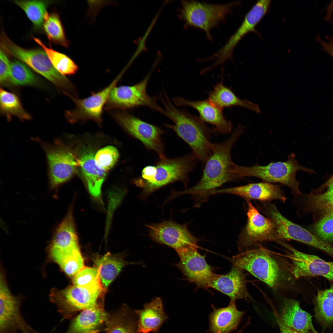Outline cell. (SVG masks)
Masks as SVG:
<instances>
[{"instance_id":"6da1fadb","label":"cell","mask_w":333,"mask_h":333,"mask_svg":"<svg viewBox=\"0 0 333 333\" xmlns=\"http://www.w3.org/2000/svg\"><path fill=\"white\" fill-rule=\"evenodd\" d=\"M244 129V126L239 124L226 140L212 143L211 154L204 165L203 173L199 182L187 190L175 191L174 196L189 194L205 198L217 187L225 183L237 180L238 179L233 171L235 163L232 160L231 151Z\"/></svg>"},{"instance_id":"7a4b0ae2","label":"cell","mask_w":333,"mask_h":333,"mask_svg":"<svg viewBox=\"0 0 333 333\" xmlns=\"http://www.w3.org/2000/svg\"><path fill=\"white\" fill-rule=\"evenodd\" d=\"M158 98L163 107L160 113L170 119L173 124H166L190 147L192 153L204 165L211 153V137L214 133L199 118L185 110L177 108L165 90Z\"/></svg>"},{"instance_id":"3957f363","label":"cell","mask_w":333,"mask_h":333,"mask_svg":"<svg viewBox=\"0 0 333 333\" xmlns=\"http://www.w3.org/2000/svg\"><path fill=\"white\" fill-rule=\"evenodd\" d=\"M106 291L99 279L86 286L73 285L62 290L52 289L49 297L59 313L67 319L78 311L103 304Z\"/></svg>"},{"instance_id":"277c9868","label":"cell","mask_w":333,"mask_h":333,"mask_svg":"<svg viewBox=\"0 0 333 333\" xmlns=\"http://www.w3.org/2000/svg\"><path fill=\"white\" fill-rule=\"evenodd\" d=\"M299 171L310 174L314 173L313 170L300 165L294 153H292L288 156L286 161L271 162L266 166L256 164L250 166H245L235 163L233 171L238 179L252 176L268 183H282L289 187L293 195L297 196L301 194L299 183L296 178V172Z\"/></svg>"},{"instance_id":"5b68a950","label":"cell","mask_w":333,"mask_h":333,"mask_svg":"<svg viewBox=\"0 0 333 333\" xmlns=\"http://www.w3.org/2000/svg\"><path fill=\"white\" fill-rule=\"evenodd\" d=\"M234 265L277 290L284 287L289 277L279 263L263 248L247 250L233 260Z\"/></svg>"},{"instance_id":"8992f818","label":"cell","mask_w":333,"mask_h":333,"mask_svg":"<svg viewBox=\"0 0 333 333\" xmlns=\"http://www.w3.org/2000/svg\"><path fill=\"white\" fill-rule=\"evenodd\" d=\"M198 160L192 153L176 158H159L155 166L156 172L151 182L144 183L137 179L134 180V183L142 189L139 197L145 199L159 188L177 181H182L186 186L189 180L188 174L195 167Z\"/></svg>"},{"instance_id":"52a82bcc","label":"cell","mask_w":333,"mask_h":333,"mask_svg":"<svg viewBox=\"0 0 333 333\" xmlns=\"http://www.w3.org/2000/svg\"><path fill=\"white\" fill-rule=\"evenodd\" d=\"M240 3L236 1L220 4L182 1L179 16L185 26L200 29L205 32L207 39L212 41L211 30L224 22L227 15L232 12V8Z\"/></svg>"},{"instance_id":"ba28073f","label":"cell","mask_w":333,"mask_h":333,"mask_svg":"<svg viewBox=\"0 0 333 333\" xmlns=\"http://www.w3.org/2000/svg\"><path fill=\"white\" fill-rule=\"evenodd\" d=\"M0 44L4 52L23 62L56 85L69 91L73 90L71 83L55 69L44 51L21 47L3 33L1 35Z\"/></svg>"},{"instance_id":"9c48e42d","label":"cell","mask_w":333,"mask_h":333,"mask_svg":"<svg viewBox=\"0 0 333 333\" xmlns=\"http://www.w3.org/2000/svg\"><path fill=\"white\" fill-rule=\"evenodd\" d=\"M41 143L47 156L50 187L56 189L74 175L79 165L78 160L60 140L53 144Z\"/></svg>"},{"instance_id":"30bf717a","label":"cell","mask_w":333,"mask_h":333,"mask_svg":"<svg viewBox=\"0 0 333 333\" xmlns=\"http://www.w3.org/2000/svg\"><path fill=\"white\" fill-rule=\"evenodd\" d=\"M150 74H147L142 80L134 85L114 87L106 103L107 108L125 110L145 106L160 112L162 107L158 105L155 98L147 92Z\"/></svg>"},{"instance_id":"8fae6325","label":"cell","mask_w":333,"mask_h":333,"mask_svg":"<svg viewBox=\"0 0 333 333\" xmlns=\"http://www.w3.org/2000/svg\"><path fill=\"white\" fill-rule=\"evenodd\" d=\"M20 300L9 289L0 275V333H38L26 322L20 310Z\"/></svg>"},{"instance_id":"7c38bea8","label":"cell","mask_w":333,"mask_h":333,"mask_svg":"<svg viewBox=\"0 0 333 333\" xmlns=\"http://www.w3.org/2000/svg\"><path fill=\"white\" fill-rule=\"evenodd\" d=\"M114 117L127 132L141 141L146 148L155 152L159 158L166 157L161 139L163 131L160 128L125 111L116 113Z\"/></svg>"},{"instance_id":"4fadbf2b","label":"cell","mask_w":333,"mask_h":333,"mask_svg":"<svg viewBox=\"0 0 333 333\" xmlns=\"http://www.w3.org/2000/svg\"><path fill=\"white\" fill-rule=\"evenodd\" d=\"M263 210L275 225L278 240H292L310 245L325 253L330 250L331 245L329 243L287 219L274 205L270 203L265 204Z\"/></svg>"},{"instance_id":"5bb4252c","label":"cell","mask_w":333,"mask_h":333,"mask_svg":"<svg viewBox=\"0 0 333 333\" xmlns=\"http://www.w3.org/2000/svg\"><path fill=\"white\" fill-rule=\"evenodd\" d=\"M278 243L288 250L287 256L291 262L289 270L294 278L322 276L333 283V262L299 251L281 241Z\"/></svg>"},{"instance_id":"9a60e30c","label":"cell","mask_w":333,"mask_h":333,"mask_svg":"<svg viewBox=\"0 0 333 333\" xmlns=\"http://www.w3.org/2000/svg\"><path fill=\"white\" fill-rule=\"evenodd\" d=\"M198 247L191 246L176 251L180 261L175 265L188 281L199 287L208 288L216 274L205 256L199 252Z\"/></svg>"},{"instance_id":"2e32d148","label":"cell","mask_w":333,"mask_h":333,"mask_svg":"<svg viewBox=\"0 0 333 333\" xmlns=\"http://www.w3.org/2000/svg\"><path fill=\"white\" fill-rule=\"evenodd\" d=\"M247 222L240 233L238 241L240 249H246L258 242L278 240L275 225L269 218L261 215L249 201Z\"/></svg>"},{"instance_id":"e0dca14e","label":"cell","mask_w":333,"mask_h":333,"mask_svg":"<svg viewBox=\"0 0 333 333\" xmlns=\"http://www.w3.org/2000/svg\"><path fill=\"white\" fill-rule=\"evenodd\" d=\"M121 76V74L118 76L109 85L101 90L85 98H76L65 92L75 104L73 109L66 113L67 120L72 123L92 120L100 124L103 107L107 103L111 91L116 86Z\"/></svg>"},{"instance_id":"ac0fdd59","label":"cell","mask_w":333,"mask_h":333,"mask_svg":"<svg viewBox=\"0 0 333 333\" xmlns=\"http://www.w3.org/2000/svg\"><path fill=\"white\" fill-rule=\"evenodd\" d=\"M146 226L152 239L171 247L176 251L190 246H198L197 239L189 231L187 225L165 220Z\"/></svg>"},{"instance_id":"d6986e66","label":"cell","mask_w":333,"mask_h":333,"mask_svg":"<svg viewBox=\"0 0 333 333\" xmlns=\"http://www.w3.org/2000/svg\"><path fill=\"white\" fill-rule=\"evenodd\" d=\"M271 0L257 1L245 15L242 23L225 44L218 51L222 59L232 60L233 51L238 43L248 33L253 32L259 36L255 30L257 25L265 15L269 8Z\"/></svg>"},{"instance_id":"ffe728a7","label":"cell","mask_w":333,"mask_h":333,"mask_svg":"<svg viewBox=\"0 0 333 333\" xmlns=\"http://www.w3.org/2000/svg\"><path fill=\"white\" fill-rule=\"evenodd\" d=\"M174 105L178 106H189L198 112L200 119L214 126L215 133L227 134L233 128L230 121L224 117L222 109L212 103L209 99L197 101L186 100L183 97H177L173 99Z\"/></svg>"},{"instance_id":"44dd1931","label":"cell","mask_w":333,"mask_h":333,"mask_svg":"<svg viewBox=\"0 0 333 333\" xmlns=\"http://www.w3.org/2000/svg\"><path fill=\"white\" fill-rule=\"evenodd\" d=\"M229 193L236 195L246 199L263 201L274 199L285 202L286 198L280 187L267 182L251 183L244 185L222 189H216L211 195Z\"/></svg>"},{"instance_id":"7402d4cb","label":"cell","mask_w":333,"mask_h":333,"mask_svg":"<svg viewBox=\"0 0 333 333\" xmlns=\"http://www.w3.org/2000/svg\"><path fill=\"white\" fill-rule=\"evenodd\" d=\"M209 287L226 295L230 301L235 302L240 299L247 300L249 297L243 270L234 265L228 273L216 274L211 282Z\"/></svg>"},{"instance_id":"603a6c76","label":"cell","mask_w":333,"mask_h":333,"mask_svg":"<svg viewBox=\"0 0 333 333\" xmlns=\"http://www.w3.org/2000/svg\"><path fill=\"white\" fill-rule=\"evenodd\" d=\"M138 318L136 333H157L168 317L164 312L162 299L156 297L143 308L136 310Z\"/></svg>"},{"instance_id":"cb8c5ba5","label":"cell","mask_w":333,"mask_h":333,"mask_svg":"<svg viewBox=\"0 0 333 333\" xmlns=\"http://www.w3.org/2000/svg\"><path fill=\"white\" fill-rule=\"evenodd\" d=\"M212 311L209 315L211 333H230L236 329L245 314L237 310L234 301H230L227 307L216 308L212 305Z\"/></svg>"},{"instance_id":"d4e9b609","label":"cell","mask_w":333,"mask_h":333,"mask_svg":"<svg viewBox=\"0 0 333 333\" xmlns=\"http://www.w3.org/2000/svg\"><path fill=\"white\" fill-rule=\"evenodd\" d=\"M92 151L85 150L80 155L79 164L90 193L94 198L101 202V186L106 173V171L97 166Z\"/></svg>"},{"instance_id":"484cf974","label":"cell","mask_w":333,"mask_h":333,"mask_svg":"<svg viewBox=\"0 0 333 333\" xmlns=\"http://www.w3.org/2000/svg\"><path fill=\"white\" fill-rule=\"evenodd\" d=\"M108 314L103 304L82 310L72 319L64 333H96L98 328L105 323Z\"/></svg>"},{"instance_id":"4316f807","label":"cell","mask_w":333,"mask_h":333,"mask_svg":"<svg viewBox=\"0 0 333 333\" xmlns=\"http://www.w3.org/2000/svg\"><path fill=\"white\" fill-rule=\"evenodd\" d=\"M282 323L286 326L299 333H312L315 330L312 316L300 307L298 301L286 299L281 314Z\"/></svg>"},{"instance_id":"83f0119b","label":"cell","mask_w":333,"mask_h":333,"mask_svg":"<svg viewBox=\"0 0 333 333\" xmlns=\"http://www.w3.org/2000/svg\"><path fill=\"white\" fill-rule=\"evenodd\" d=\"M124 257V254H112L108 252L95 259V267L98 269L102 285L105 289H107L124 267L138 264V262L126 261Z\"/></svg>"},{"instance_id":"f1b7e54d","label":"cell","mask_w":333,"mask_h":333,"mask_svg":"<svg viewBox=\"0 0 333 333\" xmlns=\"http://www.w3.org/2000/svg\"><path fill=\"white\" fill-rule=\"evenodd\" d=\"M208 94V99L222 109L225 107L238 106L246 108L257 113H261L258 104L240 99L231 88L224 85L222 81L217 83Z\"/></svg>"},{"instance_id":"f546056e","label":"cell","mask_w":333,"mask_h":333,"mask_svg":"<svg viewBox=\"0 0 333 333\" xmlns=\"http://www.w3.org/2000/svg\"><path fill=\"white\" fill-rule=\"evenodd\" d=\"M138 318L134 311L126 306L111 314L105 323V333H136Z\"/></svg>"},{"instance_id":"4dcf8cb0","label":"cell","mask_w":333,"mask_h":333,"mask_svg":"<svg viewBox=\"0 0 333 333\" xmlns=\"http://www.w3.org/2000/svg\"><path fill=\"white\" fill-rule=\"evenodd\" d=\"M314 304L317 319L326 326L333 325V284L318 292Z\"/></svg>"},{"instance_id":"1f68e13d","label":"cell","mask_w":333,"mask_h":333,"mask_svg":"<svg viewBox=\"0 0 333 333\" xmlns=\"http://www.w3.org/2000/svg\"><path fill=\"white\" fill-rule=\"evenodd\" d=\"M0 110L9 119L12 116L22 121L30 119L31 116L23 108L18 97L1 88L0 90Z\"/></svg>"},{"instance_id":"d6a6232c","label":"cell","mask_w":333,"mask_h":333,"mask_svg":"<svg viewBox=\"0 0 333 333\" xmlns=\"http://www.w3.org/2000/svg\"><path fill=\"white\" fill-rule=\"evenodd\" d=\"M33 39L43 49L55 69L64 76L75 74L78 69L76 64L66 55L47 47L39 39Z\"/></svg>"},{"instance_id":"836d02e7","label":"cell","mask_w":333,"mask_h":333,"mask_svg":"<svg viewBox=\"0 0 333 333\" xmlns=\"http://www.w3.org/2000/svg\"><path fill=\"white\" fill-rule=\"evenodd\" d=\"M43 28L49 41L63 47H68L69 43L66 39L64 30L58 14L55 12L46 14Z\"/></svg>"},{"instance_id":"e575fe53","label":"cell","mask_w":333,"mask_h":333,"mask_svg":"<svg viewBox=\"0 0 333 333\" xmlns=\"http://www.w3.org/2000/svg\"><path fill=\"white\" fill-rule=\"evenodd\" d=\"M14 2L25 12L29 19L36 27L43 25L47 13V8L50 2L43 0H15Z\"/></svg>"},{"instance_id":"d590c367","label":"cell","mask_w":333,"mask_h":333,"mask_svg":"<svg viewBox=\"0 0 333 333\" xmlns=\"http://www.w3.org/2000/svg\"><path fill=\"white\" fill-rule=\"evenodd\" d=\"M54 262L65 274L72 278L84 266L80 248L63 255Z\"/></svg>"},{"instance_id":"8d00e7d4","label":"cell","mask_w":333,"mask_h":333,"mask_svg":"<svg viewBox=\"0 0 333 333\" xmlns=\"http://www.w3.org/2000/svg\"><path fill=\"white\" fill-rule=\"evenodd\" d=\"M35 76L23 63L17 60L10 62L9 80L17 85H32L35 82Z\"/></svg>"},{"instance_id":"74e56055","label":"cell","mask_w":333,"mask_h":333,"mask_svg":"<svg viewBox=\"0 0 333 333\" xmlns=\"http://www.w3.org/2000/svg\"><path fill=\"white\" fill-rule=\"evenodd\" d=\"M118 150L115 147L108 146L98 150L94 155V159L97 166L106 171L112 168L119 157Z\"/></svg>"},{"instance_id":"f35d334b","label":"cell","mask_w":333,"mask_h":333,"mask_svg":"<svg viewBox=\"0 0 333 333\" xmlns=\"http://www.w3.org/2000/svg\"><path fill=\"white\" fill-rule=\"evenodd\" d=\"M314 229L321 240L329 243L333 242V213L325 214L314 225Z\"/></svg>"},{"instance_id":"ab89813d","label":"cell","mask_w":333,"mask_h":333,"mask_svg":"<svg viewBox=\"0 0 333 333\" xmlns=\"http://www.w3.org/2000/svg\"><path fill=\"white\" fill-rule=\"evenodd\" d=\"M327 188L323 193L308 195L307 203L310 207L321 211L333 205V183Z\"/></svg>"},{"instance_id":"60d3db41","label":"cell","mask_w":333,"mask_h":333,"mask_svg":"<svg viewBox=\"0 0 333 333\" xmlns=\"http://www.w3.org/2000/svg\"><path fill=\"white\" fill-rule=\"evenodd\" d=\"M100 278L99 272L96 267L84 266L72 278V282L74 285L84 286Z\"/></svg>"},{"instance_id":"b9f144b4","label":"cell","mask_w":333,"mask_h":333,"mask_svg":"<svg viewBox=\"0 0 333 333\" xmlns=\"http://www.w3.org/2000/svg\"><path fill=\"white\" fill-rule=\"evenodd\" d=\"M10 62L4 51H0V82L2 84L9 80L10 70Z\"/></svg>"},{"instance_id":"7bdbcfd3","label":"cell","mask_w":333,"mask_h":333,"mask_svg":"<svg viewBox=\"0 0 333 333\" xmlns=\"http://www.w3.org/2000/svg\"><path fill=\"white\" fill-rule=\"evenodd\" d=\"M278 323L281 333H299L286 326L280 319H278Z\"/></svg>"},{"instance_id":"ee69618b","label":"cell","mask_w":333,"mask_h":333,"mask_svg":"<svg viewBox=\"0 0 333 333\" xmlns=\"http://www.w3.org/2000/svg\"><path fill=\"white\" fill-rule=\"evenodd\" d=\"M333 183V175L331 176L326 181V182L324 183L323 185H322L321 187L319 188L320 189H323L326 188H327L329 185Z\"/></svg>"},{"instance_id":"f6af8a7d","label":"cell","mask_w":333,"mask_h":333,"mask_svg":"<svg viewBox=\"0 0 333 333\" xmlns=\"http://www.w3.org/2000/svg\"><path fill=\"white\" fill-rule=\"evenodd\" d=\"M325 214L333 213V205L328 207L321 211Z\"/></svg>"},{"instance_id":"bcb514c9","label":"cell","mask_w":333,"mask_h":333,"mask_svg":"<svg viewBox=\"0 0 333 333\" xmlns=\"http://www.w3.org/2000/svg\"><path fill=\"white\" fill-rule=\"evenodd\" d=\"M312 333H318L315 330Z\"/></svg>"},{"instance_id":"7dc6e473","label":"cell","mask_w":333,"mask_h":333,"mask_svg":"<svg viewBox=\"0 0 333 333\" xmlns=\"http://www.w3.org/2000/svg\"><path fill=\"white\" fill-rule=\"evenodd\" d=\"M241 331H239L238 332H237V333H241Z\"/></svg>"}]
</instances>
